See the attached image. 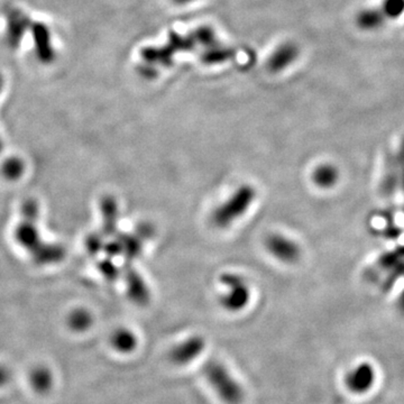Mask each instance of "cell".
Wrapping results in <instances>:
<instances>
[{
  "mask_svg": "<svg viewBox=\"0 0 404 404\" xmlns=\"http://www.w3.org/2000/svg\"><path fill=\"white\" fill-rule=\"evenodd\" d=\"M9 376H10L9 370L3 366H0V387L6 384L7 382L9 381Z\"/></svg>",
  "mask_w": 404,
  "mask_h": 404,
  "instance_id": "cell-25",
  "label": "cell"
},
{
  "mask_svg": "<svg viewBox=\"0 0 404 404\" xmlns=\"http://www.w3.org/2000/svg\"><path fill=\"white\" fill-rule=\"evenodd\" d=\"M398 166L396 162L390 161L387 162V168H385L384 178H383V191L385 194H391L396 190V185L398 181Z\"/></svg>",
  "mask_w": 404,
  "mask_h": 404,
  "instance_id": "cell-19",
  "label": "cell"
},
{
  "mask_svg": "<svg viewBox=\"0 0 404 404\" xmlns=\"http://www.w3.org/2000/svg\"><path fill=\"white\" fill-rule=\"evenodd\" d=\"M374 376V370L370 365L361 364L348 374L346 385L352 392L364 393L373 384Z\"/></svg>",
  "mask_w": 404,
  "mask_h": 404,
  "instance_id": "cell-12",
  "label": "cell"
},
{
  "mask_svg": "<svg viewBox=\"0 0 404 404\" xmlns=\"http://www.w3.org/2000/svg\"><path fill=\"white\" fill-rule=\"evenodd\" d=\"M124 276L125 283L127 285V294L129 299L136 303L137 305H146L150 299V289L142 276L137 273V270L133 268V265L124 266Z\"/></svg>",
  "mask_w": 404,
  "mask_h": 404,
  "instance_id": "cell-9",
  "label": "cell"
},
{
  "mask_svg": "<svg viewBox=\"0 0 404 404\" xmlns=\"http://www.w3.org/2000/svg\"><path fill=\"white\" fill-rule=\"evenodd\" d=\"M100 273L103 274L107 281L115 282L120 276V270L113 263L111 259H105L98 264Z\"/></svg>",
  "mask_w": 404,
  "mask_h": 404,
  "instance_id": "cell-22",
  "label": "cell"
},
{
  "mask_svg": "<svg viewBox=\"0 0 404 404\" xmlns=\"http://www.w3.org/2000/svg\"><path fill=\"white\" fill-rule=\"evenodd\" d=\"M1 87H3V82H1V80H0V92H1Z\"/></svg>",
  "mask_w": 404,
  "mask_h": 404,
  "instance_id": "cell-29",
  "label": "cell"
},
{
  "mask_svg": "<svg viewBox=\"0 0 404 404\" xmlns=\"http://www.w3.org/2000/svg\"><path fill=\"white\" fill-rule=\"evenodd\" d=\"M220 281L227 287V292L220 298L222 308L231 312H238L245 309L251 300V291L242 276L233 273L222 274Z\"/></svg>",
  "mask_w": 404,
  "mask_h": 404,
  "instance_id": "cell-4",
  "label": "cell"
},
{
  "mask_svg": "<svg viewBox=\"0 0 404 404\" xmlns=\"http://www.w3.org/2000/svg\"><path fill=\"white\" fill-rule=\"evenodd\" d=\"M15 238L20 246H23L31 255L43 245L37 231V220L25 219L20 222L15 231Z\"/></svg>",
  "mask_w": 404,
  "mask_h": 404,
  "instance_id": "cell-10",
  "label": "cell"
},
{
  "mask_svg": "<svg viewBox=\"0 0 404 404\" xmlns=\"http://www.w3.org/2000/svg\"><path fill=\"white\" fill-rule=\"evenodd\" d=\"M103 214V233L105 237H113L117 233V224L120 218V208L114 196H105L101 201Z\"/></svg>",
  "mask_w": 404,
  "mask_h": 404,
  "instance_id": "cell-13",
  "label": "cell"
},
{
  "mask_svg": "<svg viewBox=\"0 0 404 404\" xmlns=\"http://www.w3.org/2000/svg\"><path fill=\"white\" fill-rule=\"evenodd\" d=\"M257 199V190L250 185H240L227 201L212 214V222L219 228H227L242 218Z\"/></svg>",
  "mask_w": 404,
  "mask_h": 404,
  "instance_id": "cell-2",
  "label": "cell"
},
{
  "mask_svg": "<svg viewBox=\"0 0 404 404\" xmlns=\"http://www.w3.org/2000/svg\"><path fill=\"white\" fill-rule=\"evenodd\" d=\"M403 14L404 0H382L379 5L364 8L356 15V25L361 31H379Z\"/></svg>",
  "mask_w": 404,
  "mask_h": 404,
  "instance_id": "cell-3",
  "label": "cell"
},
{
  "mask_svg": "<svg viewBox=\"0 0 404 404\" xmlns=\"http://www.w3.org/2000/svg\"><path fill=\"white\" fill-rule=\"evenodd\" d=\"M205 348V338L194 335L175 345L170 352V359L178 366H185L200 357Z\"/></svg>",
  "mask_w": 404,
  "mask_h": 404,
  "instance_id": "cell-6",
  "label": "cell"
},
{
  "mask_svg": "<svg viewBox=\"0 0 404 404\" xmlns=\"http://www.w3.org/2000/svg\"><path fill=\"white\" fill-rule=\"evenodd\" d=\"M105 236L103 233H92L87 237L86 247L90 257H96L105 247Z\"/></svg>",
  "mask_w": 404,
  "mask_h": 404,
  "instance_id": "cell-21",
  "label": "cell"
},
{
  "mask_svg": "<svg viewBox=\"0 0 404 404\" xmlns=\"http://www.w3.org/2000/svg\"><path fill=\"white\" fill-rule=\"evenodd\" d=\"M154 228L150 224H142L138 226L136 229V235L142 239L143 242L146 239H150L153 237Z\"/></svg>",
  "mask_w": 404,
  "mask_h": 404,
  "instance_id": "cell-23",
  "label": "cell"
},
{
  "mask_svg": "<svg viewBox=\"0 0 404 404\" xmlns=\"http://www.w3.org/2000/svg\"><path fill=\"white\" fill-rule=\"evenodd\" d=\"M300 50L294 42H285L277 46L268 60V68L272 72H280L290 66L298 59Z\"/></svg>",
  "mask_w": 404,
  "mask_h": 404,
  "instance_id": "cell-11",
  "label": "cell"
},
{
  "mask_svg": "<svg viewBox=\"0 0 404 404\" xmlns=\"http://www.w3.org/2000/svg\"><path fill=\"white\" fill-rule=\"evenodd\" d=\"M1 150H3V142L0 140V152H1Z\"/></svg>",
  "mask_w": 404,
  "mask_h": 404,
  "instance_id": "cell-28",
  "label": "cell"
},
{
  "mask_svg": "<svg viewBox=\"0 0 404 404\" xmlns=\"http://www.w3.org/2000/svg\"><path fill=\"white\" fill-rule=\"evenodd\" d=\"M115 236L120 240V245H122V257H124L125 264L133 265V263L140 257L143 252V240L140 237L137 236L136 233H118Z\"/></svg>",
  "mask_w": 404,
  "mask_h": 404,
  "instance_id": "cell-14",
  "label": "cell"
},
{
  "mask_svg": "<svg viewBox=\"0 0 404 404\" xmlns=\"http://www.w3.org/2000/svg\"><path fill=\"white\" fill-rule=\"evenodd\" d=\"M202 373L216 396L226 404H240L244 400L242 385L225 365L216 359L207 361Z\"/></svg>",
  "mask_w": 404,
  "mask_h": 404,
  "instance_id": "cell-1",
  "label": "cell"
},
{
  "mask_svg": "<svg viewBox=\"0 0 404 404\" xmlns=\"http://www.w3.org/2000/svg\"><path fill=\"white\" fill-rule=\"evenodd\" d=\"M52 375L45 368H35L31 374V383L34 390L38 393H45L51 389Z\"/></svg>",
  "mask_w": 404,
  "mask_h": 404,
  "instance_id": "cell-17",
  "label": "cell"
},
{
  "mask_svg": "<svg viewBox=\"0 0 404 404\" xmlns=\"http://www.w3.org/2000/svg\"><path fill=\"white\" fill-rule=\"evenodd\" d=\"M68 324L74 331H85L92 325V317L88 311L78 309L68 316Z\"/></svg>",
  "mask_w": 404,
  "mask_h": 404,
  "instance_id": "cell-18",
  "label": "cell"
},
{
  "mask_svg": "<svg viewBox=\"0 0 404 404\" xmlns=\"http://www.w3.org/2000/svg\"><path fill=\"white\" fill-rule=\"evenodd\" d=\"M338 168L333 164H322L313 171L312 180L318 187L329 189L338 182Z\"/></svg>",
  "mask_w": 404,
  "mask_h": 404,
  "instance_id": "cell-16",
  "label": "cell"
},
{
  "mask_svg": "<svg viewBox=\"0 0 404 404\" xmlns=\"http://www.w3.org/2000/svg\"><path fill=\"white\" fill-rule=\"evenodd\" d=\"M401 308H402V310H403V312H404V294H403V296H402Z\"/></svg>",
  "mask_w": 404,
  "mask_h": 404,
  "instance_id": "cell-27",
  "label": "cell"
},
{
  "mask_svg": "<svg viewBox=\"0 0 404 404\" xmlns=\"http://www.w3.org/2000/svg\"><path fill=\"white\" fill-rule=\"evenodd\" d=\"M398 172L401 177L402 187L404 191V137L402 140L401 146H400V153H398Z\"/></svg>",
  "mask_w": 404,
  "mask_h": 404,
  "instance_id": "cell-24",
  "label": "cell"
},
{
  "mask_svg": "<svg viewBox=\"0 0 404 404\" xmlns=\"http://www.w3.org/2000/svg\"><path fill=\"white\" fill-rule=\"evenodd\" d=\"M111 345L120 353L131 354L136 349L138 339L133 331L126 328H120L113 333Z\"/></svg>",
  "mask_w": 404,
  "mask_h": 404,
  "instance_id": "cell-15",
  "label": "cell"
},
{
  "mask_svg": "<svg viewBox=\"0 0 404 404\" xmlns=\"http://www.w3.org/2000/svg\"><path fill=\"white\" fill-rule=\"evenodd\" d=\"M6 15V40L7 45L12 50L20 48L24 36L29 29H31V18L16 7H8L5 9Z\"/></svg>",
  "mask_w": 404,
  "mask_h": 404,
  "instance_id": "cell-5",
  "label": "cell"
},
{
  "mask_svg": "<svg viewBox=\"0 0 404 404\" xmlns=\"http://www.w3.org/2000/svg\"><path fill=\"white\" fill-rule=\"evenodd\" d=\"M268 251L281 262L294 263L301 255L300 247L296 242L282 235H270L265 240Z\"/></svg>",
  "mask_w": 404,
  "mask_h": 404,
  "instance_id": "cell-8",
  "label": "cell"
},
{
  "mask_svg": "<svg viewBox=\"0 0 404 404\" xmlns=\"http://www.w3.org/2000/svg\"><path fill=\"white\" fill-rule=\"evenodd\" d=\"M31 36L34 41L37 60L42 64H51L55 60V50L52 45L51 31L49 27L41 22L31 23Z\"/></svg>",
  "mask_w": 404,
  "mask_h": 404,
  "instance_id": "cell-7",
  "label": "cell"
},
{
  "mask_svg": "<svg viewBox=\"0 0 404 404\" xmlns=\"http://www.w3.org/2000/svg\"><path fill=\"white\" fill-rule=\"evenodd\" d=\"M1 173L8 180H16L24 173V163L17 157L7 159L1 166Z\"/></svg>",
  "mask_w": 404,
  "mask_h": 404,
  "instance_id": "cell-20",
  "label": "cell"
},
{
  "mask_svg": "<svg viewBox=\"0 0 404 404\" xmlns=\"http://www.w3.org/2000/svg\"><path fill=\"white\" fill-rule=\"evenodd\" d=\"M196 1V0H173L174 3L177 5H187V3H191Z\"/></svg>",
  "mask_w": 404,
  "mask_h": 404,
  "instance_id": "cell-26",
  "label": "cell"
}]
</instances>
